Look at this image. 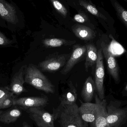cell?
<instances>
[{
  "label": "cell",
  "instance_id": "1",
  "mask_svg": "<svg viewBox=\"0 0 127 127\" xmlns=\"http://www.w3.org/2000/svg\"><path fill=\"white\" fill-rule=\"evenodd\" d=\"M106 121L110 127H127V100L106 101Z\"/></svg>",
  "mask_w": 127,
  "mask_h": 127
},
{
  "label": "cell",
  "instance_id": "2",
  "mask_svg": "<svg viewBox=\"0 0 127 127\" xmlns=\"http://www.w3.org/2000/svg\"><path fill=\"white\" fill-rule=\"evenodd\" d=\"M78 108L76 103L67 105L53 114L56 119H59L62 127H86V123L81 117Z\"/></svg>",
  "mask_w": 127,
  "mask_h": 127
},
{
  "label": "cell",
  "instance_id": "3",
  "mask_svg": "<svg viewBox=\"0 0 127 127\" xmlns=\"http://www.w3.org/2000/svg\"><path fill=\"white\" fill-rule=\"evenodd\" d=\"M25 83L47 93L53 94L54 86L47 78L33 65H29L25 78Z\"/></svg>",
  "mask_w": 127,
  "mask_h": 127
},
{
  "label": "cell",
  "instance_id": "4",
  "mask_svg": "<svg viewBox=\"0 0 127 127\" xmlns=\"http://www.w3.org/2000/svg\"><path fill=\"white\" fill-rule=\"evenodd\" d=\"M70 54H59L54 53L47 57L39 63L38 67L44 72H55L65 65Z\"/></svg>",
  "mask_w": 127,
  "mask_h": 127
},
{
  "label": "cell",
  "instance_id": "5",
  "mask_svg": "<svg viewBox=\"0 0 127 127\" xmlns=\"http://www.w3.org/2000/svg\"><path fill=\"white\" fill-rule=\"evenodd\" d=\"M105 76L103 57L101 48L98 50L97 59L96 63L95 74V89L98 94V96L100 100L104 99V80Z\"/></svg>",
  "mask_w": 127,
  "mask_h": 127
},
{
  "label": "cell",
  "instance_id": "6",
  "mask_svg": "<svg viewBox=\"0 0 127 127\" xmlns=\"http://www.w3.org/2000/svg\"><path fill=\"white\" fill-rule=\"evenodd\" d=\"M28 112L38 127H55L56 118L54 114L51 115L39 107L28 109Z\"/></svg>",
  "mask_w": 127,
  "mask_h": 127
},
{
  "label": "cell",
  "instance_id": "7",
  "mask_svg": "<svg viewBox=\"0 0 127 127\" xmlns=\"http://www.w3.org/2000/svg\"><path fill=\"white\" fill-rule=\"evenodd\" d=\"M101 48L102 53L106 59L107 64V69L109 74L116 83H119L120 81L119 67L116 59L111 53L109 46L104 42L101 44Z\"/></svg>",
  "mask_w": 127,
  "mask_h": 127
},
{
  "label": "cell",
  "instance_id": "8",
  "mask_svg": "<svg viewBox=\"0 0 127 127\" xmlns=\"http://www.w3.org/2000/svg\"><path fill=\"white\" fill-rule=\"evenodd\" d=\"M86 45L81 46L78 44L75 45L73 47L72 54L61 71L62 74L66 75L70 72L75 64L81 60L86 55Z\"/></svg>",
  "mask_w": 127,
  "mask_h": 127
},
{
  "label": "cell",
  "instance_id": "9",
  "mask_svg": "<svg viewBox=\"0 0 127 127\" xmlns=\"http://www.w3.org/2000/svg\"><path fill=\"white\" fill-rule=\"evenodd\" d=\"M47 98L41 97H28L15 98L13 106H18L25 109L45 106L48 103Z\"/></svg>",
  "mask_w": 127,
  "mask_h": 127
},
{
  "label": "cell",
  "instance_id": "10",
  "mask_svg": "<svg viewBox=\"0 0 127 127\" xmlns=\"http://www.w3.org/2000/svg\"><path fill=\"white\" fill-rule=\"evenodd\" d=\"M95 100L97 105V113L95 121L90 123V127H110L106 121V100H100L97 94L95 95Z\"/></svg>",
  "mask_w": 127,
  "mask_h": 127
},
{
  "label": "cell",
  "instance_id": "11",
  "mask_svg": "<svg viewBox=\"0 0 127 127\" xmlns=\"http://www.w3.org/2000/svg\"><path fill=\"white\" fill-rule=\"evenodd\" d=\"M96 103H84L79 107V113L82 120L86 123H92L95 121L97 113Z\"/></svg>",
  "mask_w": 127,
  "mask_h": 127
},
{
  "label": "cell",
  "instance_id": "12",
  "mask_svg": "<svg viewBox=\"0 0 127 127\" xmlns=\"http://www.w3.org/2000/svg\"><path fill=\"white\" fill-rule=\"evenodd\" d=\"M77 98V94L76 88L70 82L68 84V88L60 97V104L54 113L58 112L65 106L76 103Z\"/></svg>",
  "mask_w": 127,
  "mask_h": 127
},
{
  "label": "cell",
  "instance_id": "13",
  "mask_svg": "<svg viewBox=\"0 0 127 127\" xmlns=\"http://www.w3.org/2000/svg\"><path fill=\"white\" fill-rule=\"evenodd\" d=\"M0 16L12 24H16L18 21L15 7L4 0H0Z\"/></svg>",
  "mask_w": 127,
  "mask_h": 127
},
{
  "label": "cell",
  "instance_id": "14",
  "mask_svg": "<svg viewBox=\"0 0 127 127\" xmlns=\"http://www.w3.org/2000/svg\"><path fill=\"white\" fill-rule=\"evenodd\" d=\"M24 69L22 68L16 73L12 79L10 85L8 87L9 91L13 94L18 95L27 91L24 86L25 83L24 78Z\"/></svg>",
  "mask_w": 127,
  "mask_h": 127
},
{
  "label": "cell",
  "instance_id": "15",
  "mask_svg": "<svg viewBox=\"0 0 127 127\" xmlns=\"http://www.w3.org/2000/svg\"><path fill=\"white\" fill-rule=\"evenodd\" d=\"M72 31L75 35L81 40L89 41L94 39L95 37V31L85 25H74L72 27Z\"/></svg>",
  "mask_w": 127,
  "mask_h": 127
},
{
  "label": "cell",
  "instance_id": "16",
  "mask_svg": "<svg viewBox=\"0 0 127 127\" xmlns=\"http://www.w3.org/2000/svg\"><path fill=\"white\" fill-rule=\"evenodd\" d=\"M95 90V81L92 77L89 76L84 83L81 91V97L85 103H90L93 98Z\"/></svg>",
  "mask_w": 127,
  "mask_h": 127
},
{
  "label": "cell",
  "instance_id": "17",
  "mask_svg": "<svg viewBox=\"0 0 127 127\" xmlns=\"http://www.w3.org/2000/svg\"><path fill=\"white\" fill-rule=\"evenodd\" d=\"M86 46L87 51L84 67L86 71L88 72L90 67L96 64L97 59L98 50L95 46L93 44H88Z\"/></svg>",
  "mask_w": 127,
  "mask_h": 127
},
{
  "label": "cell",
  "instance_id": "18",
  "mask_svg": "<svg viewBox=\"0 0 127 127\" xmlns=\"http://www.w3.org/2000/svg\"><path fill=\"white\" fill-rule=\"evenodd\" d=\"M21 112L18 109H10L2 113L0 115V122L7 124H9L17 121L21 115Z\"/></svg>",
  "mask_w": 127,
  "mask_h": 127
},
{
  "label": "cell",
  "instance_id": "19",
  "mask_svg": "<svg viewBox=\"0 0 127 127\" xmlns=\"http://www.w3.org/2000/svg\"><path fill=\"white\" fill-rule=\"evenodd\" d=\"M76 42L75 41H69L62 39L52 38L44 40L42 42L46 47H56L63 45H71Z\"/></svg>",
  "mask_w": 127,
  "mask_h": 127
},
{
  "label": "cell",
  "instance_id": "20",
  "mask_svg": "<svg viewBox=\"0 0 127 127\" xmlns=\"http://www.w3.org/2000/svg\"><path fill=\"white\" fill-rule=\"evenodd\" d=\"M111 1L118 18L127 29V10L117 1L111 0Z\"/></svg>",
  "mask_w": 127,
  "mask_h": 127
},
{
  "label": "cell",
  "instance_id": "21",
  "mask_svg": "<svg viewBox=\"0 0 127 127\" xmlns=\"http://www.w3.org/2000/svg\"><path fill=\"white\" fill-rule=\"evenodd\" d=\"M79 3L81 6L85 8L92 15L104 20H106V17L98 11L92 3L84 0H80L79 1Z\"/></svg>",
  "mask_w": 127,
  "mask_h": 127
},
{
  "label": "cell",
  "instance_id": "22",
  "mask_svg": "<svg viewBox=\"0 0 127 127\" xmlns=\"http://www.w3.org/2000/svg\"><path fill=\"white\" fill-rule=\"evenodd\" d=\"M51 3L54 7L57 10V12L60 13L63 17H66L67 16L68 11L67 9L65 7L61 2L56 0H51Z\"/></svg>",
  "mask_w": 127,
  "mask_h": 127
},
{
  "label": "cell",
  "instance_id": "23",
  "mask_svg": "<svg viewBox=\"0 0 127 127\" xmlns=\"http://www.w3.org/2000/svg\"><path fill=\"white\" fill-rule=\"evenodd\" d=\"M15 98L13 94L9 95L0 103V109H6L13 106L14 101Z\"/></svg>",
  "mask_w": 127,
  "mask_h": 127
},
{
  "label": "cell",
  "instance_id": "24",
  "mask_svg": "<svg viewBox=\"0 0 127 127\" xmlns=\"http://www.w3.org/2000/svg\"><path fill=\"white\" fill-rule=\"evenodd\" d=\"M9 89L8 86L0 88V103L8 96L12 94Z\"/></svg>",
  "mask_w": 127,
  "mask_h": 127
},
{
  "label": "cell",
  "instance_id": "25",
  "mask_svg": "<svg viewBox=\"0 0 127 127\" xmlns=\"http://www.w3.org/2000/svg\"><path fill=\"white\" fill-rule=\"evenodd\" d=\"M88 19V16L83 12H80L75 15L74 17V20L79 23H83L86 22Z\"/></svg>",
  "mask_w": 127,
  "mask_h": 127
},
{
  "label": "cell",
  "instance_id": "26",
  "mask_svg": "<svg viewBox=\"0 0 127 127\" xmlns=\"http://www.w3.org/2000/svg\"><path fill=\"white\" fill-rule=\"evenodd\" d=\"M11 42L10 40L0 32V45H8Z\"/></svg>",
  "mask_w": 127,
  "mask_h": 127
},
{
  "label": "cell",
  "instance_id": "27",
  "mask_svg": "<svg viewBox=\"0 0 127 127\" xmlns=\"http://www.w3.org/2000/svg\"><path fill=\"white\" fill-rule=\"evenodd\" d=\"M23 127H31L27 123L24 122L23 124Z\"/></svg>",
  "mask_w": 127,
  "mask_h": 127
},
{
  "label": "cell",
  "instance_id": "28",
  "mask_svg": "<svg viewBox=\"0 0 127 127\" xmlns=\"http://www.w3.org/2000/svg\"><path fill=\"white\" fill-rule=\"evenodd\" d=\"M2 113H3V112H2V111H0V115L2 114Z\"/></svg>",
  "mask_w": 127,
  "mask_h": 127
},
{
  "label": "cell",
  "instance_id": "29",
  "mask_svg": "<svg viewBox=\"0 0 127 127\" xmlns=\"http://www.w3.org/2000/svg\"></svg>",
  "mask_w": 127,
  "mask_h": 127
}]
</instances>
